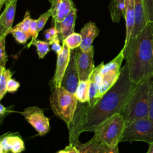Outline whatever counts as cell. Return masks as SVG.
Segmentation results:
<instances>
[{"instance_id": "cell-28", "label": "cell", "mask_w": 153, "mask_h": 153, "mask_svg": "<svg viewBox=\"0 0 153 153\" xmlns=\"http://www.w3.org/2000/svg\"><path fill=\"white\" fill-rule=\"evenodd\" d=\"M146 22H153V0H143Z\"/></svg>"}, {"instance_id": "cell-42", "label": "cell", "mask_w": 153, "mask_h": 153, "mask_svg": "<svg viewBox=\"0 0 153 153\" xmlns=\"http://www.w3.org/2000/svg\"><path fill=\"white\" fill-rule=\"evenodd\" d=\"M8 133H5V134H2V135L0 136V140H1V139H2V138H3L5 135H7Z\"/></svg>"}, {"instance_id": "cell-13", "label": "cell", "mask_w": 153, "mask_h": 153, "mask_svg": "<svg viewBox=\"0 0 153 153\" xmlns=\"http://www.w3.org/2000/svg\"><path fill=\"white\" fill-rule=\"evenodd\" d=\"M71 50L64 42H62V50L57 54L56 68L53 78L54 87H60L62 80L70 59Z\"/></svg>"}, {"instance_id": "cell-17", "label": "cell", "mask_w": 153, "mask_h": 153, "mask_svg": "<svg viewBox=\"0 0 153 153\" xmlns=\"http://www.w3.org/2000/svg\"><path fill=\"white\" fill-rule=\"evenodd\" d=\"M4 152L12 153H20L25 150V145L23 140L18 136L9 133L1 140Z\"/></svg>"}, {"instance_id": "cell-14", "label": "cell", "mask_w": 153, "mask_h": 153, "mask_svg": "<svg viewBox=\"0 0 153 153\" xmlns=\"http://www.w3.org/2000/svg\"><path fill=\"white\" fill-rule=\"evenodd\" d=\"M18 0H8L5 3V7L0 15V35L10 33L14 22L17 2Z\"/></svg>"}, {"instance_id": "cell-15", "label": "cell", "mask_w": 153, "mask_h": 153, "mask_svg": "<svg viewBox=\"0 0 153 153\" xmlns=\"http://www.w3.org/2000/svg\"><path fill=\"white\" fill-rule=\"evenodd\" d=\"M99 32L100 30L94 22H88L85 23L79 33L82 37L79 48L84 52L88 51L92 47V43Z\"/></svg>"}, {"instance_id": "cell-33", "label": "cell", "mask_w": 153, "mask_h": 153, "mask_svg": "<svg viewBox=\"0 0 153 153\" xmlns=\"http://www.w3.org/2000/svg\"><path fill=\"white\" fill-rule=\"evenodd\" d=\"M19 87H20V83L18 81L11 78L9 79L8 81L7 90L8 92L12 93L17 91Z\"/></svg>"}, {"instance_id": "cell-34", "label": "cell", "mask_w": 153, "mask_h": 153, "mask_svg": "<svg viewBox=\"0 0 153 153\" xmlns=\"http://www.w3.org/2000/svg\"><path fill=\"white\" fill-rule=\"evenodd\" d=\"M56 35H59L58 34V30L54 26H53L51 27L50 28L47 29L45 31V33H44L45 38L48 41L51 40L52 39V38H53Z\"/></svg>"}, {"instance_id": "cell-24", "label": "cell", "mask_w": 153, "mask_h": 153, "mask_svg": "<svg viewBox=\"0 0 153 153\" xmlns=\"http://www.w3.org/2000/svg\"><path fill=\"white\" fill-rule=\"evenodd\" d=\"M36 48V52L39 59H43L44 56L50 51L49 44L47 41H44L41 40H36L33 44Z\"/></svg>"}, {"instance_id": "cell-43", "label": "cell", "mask_w": 153, "mask_h": 153, "mask_svg": "<svg viewBox=\"0 0 153 153\" xmlns=\"http://www.w3.org/2000/svg\"><path fill=\"white\" fill-rule=\"evenodd\" d=\"M3 4H2L1 2H0V11H1V8H2V6H3Z\"/></svg>"}, {"instance_id": "cell-12", "label": "cell", "mask_w": 153, "mask_h": 153, "mask_svg": "<svg viewBox=\"0 0 153 153\" xmlns=\"http://www.w3.org/2000/svg\"><path fill=\"white\" fill-rule=\"evenodd\" d=\"M75 146L80 153H120L118 146L114 148H110L94 136L84 143L78 141Z\"/></svg>"}, {"instance_id": "cell-2", "label": "cell", "mask_w": 153, "mask_h": 153, "mask_svg": "<svg viewBox=\"0 0 153 153\" xmlns=\"http://www.w3.org/2000/svg\"><path fill=\"white\" fill-rule=\"evenodd\" d=\"M124 51L130 79L138 84L153 77V22H148L139 33L131 38Z\"/></svg>"}, {"instance_id": "cell-27", "label": "cell", "mask_w": 153, "mask_h": 153, "mask_svg": "<svg viewBox=\"0 0 153 153\" xmlns=\"http://www.w3.org/2000/svg\"><path fill=\"white\" fill-rule=\"evenodd\" d=\"M7 35H3L0 39V66L4 68L7 62V54L5 51V38Z\"/></svg>"}, {"instance_id": "cell-41", "label": "cell", "mask_w": 153, "mask_h": 153, "mask_svg": "<svg viewBox=\"0 0 153 153\" xmlns=\"http://www.w3.org/2000/svg\"><path fill=\"white\" fill-rule=\"evenodd\" d=\"M8 0H0V2L2 3V4H3L4 5L6 3V2Z\"/></svg>"}, {"instance_id": "cell-23", "label": "cell", "mask_w": 153, "mask_h": 153, "mask_svg": "<svg viewBox=\"0 0 153 153\" xmlns=\"http://www.w3.org/2000/svg\"><path fill=\"white\" fill-rule=\"evenodd\" d=\"M13 72L10 69L5 68L4 69L0 81V100L4 97V95L7 91V83L9 79L11 78Z\"/></svg>"}, {"instance_id": "cell-11", "label": "cell", "mask_w": 153, "mask_h": 153, "mask_svg": "<svg viewBox=\"0 0 153 153\" xmlns=\"http://www.w3.org/2000/svg\"><path fill=\"white\" fill-rule=\"evenodd\" d=\"M51 4V17L54 26L59 30L60 23L75 7L72 0H48Z\"/></svg>"}, {"instance_id": "cell-40", "label": "cell", "mask_w": 153, "mask_h": 153, "mask_svg": "<svg viewBox=\"0 0 153 153\" xmlns=\"http://www.w3.org/2000/svg\"><path fill=\"white\" fill-rule=\"evenodd\" d=\"M6 136V135H5ZM1 139L0 140V153H4V149H3V148H2V146L1 145Z\"/></svg>"}, {"instance_id": "cell-16", "label": "cell", "mask_w": 153, "mask_h": 153, "mask_svg": "<svg viewBox=\"0 0 153 153\" xmlns=\"http://www.w3.org/2000/svg\"><path fill=\"white\" fill-rule=\"evenodd\" d=\"M126 20V32L124 45L123 48H125L131 38L133 29L134 26L135 15L134 8V0H125V13L124 17Z\"/></svg>"}, {"instance_id": "cell-26", "label": "cell", "mask_w": 153, "mask_h": 153, "mask_svg": "<svg viewBox=\"0 0 153 153\" xmlns=\"http://www.w3.org/2000/svg\"><path fill=\"white\" fill-rule=\"evenodd\" d=\"M10 33H11L15 40L21 44H26L30 37L29 33L27 32L19 29H13L12 28L10 30Z\"/></svg>"}, {"instance_id": "cell-29", "label": "cell", "mask_w": 153, "mask_h": 153, "mask_svg": "<svg viewBox=\"0 0 153 153\" xmlns=\"http://www.w3.org/2000/svg\"><path fill=\"white\" fill-rule=\"evenodd\" d=\"M29 33L30 36L32 37L30 42L27 44V47L29 48L30 45H33V42L36 40L38 32V29H37V19H32L30 27H29Z\"/></svg>"}, {"instance_id": "cell-22", "label": "cell", "mask_w": 153, "mask_h": 153, "mask_svg": "<svg viewBox=\"0 0 153 153\" xmlns=\"http://www.w3.org/2000/svg\"><path fill=\"white\" fill-rule=\"evenodd\" d=\"M82 37L80 33L74 32L62 41L70 50H75L81 45Z\"/></svg>"}, {"instance_id": "cell-45", "label": "cell", "mask_w": 153, "mask_h": 153, "mask_svg": "<svg viewBox=\"0 0 153 153\" xmlns=\"http://www.w3.org/2000/svg\"><path fill=\"white\" fill-rule=\"evenodd\" d=\"M1 36H1V35H0V39H1Z\"/></svg>"}, {"instance_id": "cell-46", "label": "cell", "mask_w": 153, "mask_h": 153, "mask_svg": "<svg viewBox=\"0 0 153 153\" xmlns=\"http://www.w3.org/2000/svg\"><path fill=\"white\" fill-rule=\"evenodd\" d=\"M152 54H153V51H152Z\"/></svg>"}, {"instance_id": "cell-18", "label": "cell", "mask_w": 153, "mask_h": 153, "mask_svg": "<svg viewBox=\"0 0 153 153\" xmlns=\"http://www.w3.org/2000/svg\"><path fill=\"white\" fill-rule=\"evenodd\" d=\"M135 22L131 38L137 35L146 23L143 0H134Z\"/></svg>"}, {"instance_id": "cell-39", "label": "cell", "mask_w": 153, "mask_h": 153, "mask_svg": "<svg viewBox=\"0 0 153 153\" xmlns=\"http://www.w3.org/2000/svg\"><path fill=\"white\" fill-rule=\"evenodd\" d=\"M5 68L2 67V66H0V81H1V76H2V72L4 70Z\"/></svg>"}, {"instance_id": "cell-31", "label": "cell", "mask_w": 153, "mask_h": 153, "mask_svg": "<svg viewBox=\"0 0 153 153\" xmlns=\"http://www.w3.org/2000/svg\"><path fill=\"white\" fill-rule=\"evenodd\" d=\"M50 45H51V50H53L57 54L60 53L62 50V45L60 44V38L59 35H55L51 40L48 41Z\"/></svg>"}, {"instance_id": "cell-9", "label": "cell", "mask_w": 153, "mask_h": 153, "mask_svg": "<svg viewBox=\"0 0 153 153\" xmlns=\"http://www.w3.org/2000/svg\"><path fill=\"white\" fill-rule=\"evenodd\" d=\"M75 60L78 69L79 81H87L90 77L94 69L93 46L86 52L83 51L79 47L75 49Z\"/></svg>"}, {"instance_id": "cell-7", "label": "cell", "mask_w": 153, "mask_h": 153, "mask_svg": "<svg viewBox=\"0 0 153 153\" xmlns=\"http://www.w3.org/2000/svg\"><path fill=\"white\" fill-rule=\"evenodd\" d=\"M126 141L153 142V121L148 117L126 123L121 142Z\"/></svg>"}, {"instance_id": "cell-44", "label": "cell", "mask_w": 153, "mask_h": 153, "mask_svg": "<svg viewBox=\"0 0 153 153\" xmlns=\"http://www.w3.org/2000/svg\"><path fill=\"white\" fill-rule=\"evenodd\" d=\"M4 153H12L11 152H4Z\"/></svg>"}, {"instance_id": "cell-21", "label": "cell", "mask_w": 153, "mask_h": 153, "mask_svg": "<svg viewBox=\"0 0 153 153\" xmlns=\"http://www.w3.org/2000/svg\"><path fill=\"white\" fill-rule=\"evenodd\" d=\"M89 79L79 81L75 95L80 103H88L89 100Z\"/></svg>"}, {"instance_id": "cell-30", "label": "cell", "mask_w": 153, "mask_h": 153, "mask_svg": "<svg viewBox=\"0 0 153 153\" xmlns=\"http://www.w3.org/2000/svg\"><path fill=\"white\" fill-rule=\"evenodd\" d=\"M50 16H51V11L50 9H49L45 13L41 14L37 19V29L38 33L44 28Z\"/></svg>"}, {"instance_id": "cell-20", "label": "cell", "mask_w": 153, "mask_h": 153, "mask_svg": "<svg viewBox=\"0 0 153 153\" xmlns=\"http://www.w3.org/2000/svg\"><path fill=\"white\" fill-rule=\"evenodd\" d=\"M109 9L112 22L119 23L121 17H124L125 0H111Z\"/></svg>"}, {"instance_id": "cell-47", "label": "cell", "mask_w": 153, "mask_h": 153, "mask_svg": "<svg viewBox=\"0 0 153 153\" xmlns=\"http://www.w3.org/2000/svg\"><path fill=\"white\" fill-rule=\"evenodd\" d=\"M152 78H153V77H152Z\"/></svg>"}, {"instance_id": "cell-25", "label": "cell", "mask_w": 153, "mask_h": 153, "mask_svg": "<svg viewBox=\"0 0 153 153\" xmlns=\"http://www.w3.org/2000/svg\"><path fill=\"white\" fill-rule=\"evenodd\" d=\"M32 20V19L30 17V14L29 11H26L22 21L19 23L18 24H17L14 27H12V29H19V30H21L24 32L29 33V27H30Z\"/></svg>"}, {"instance_id": "cell-1", "label": "cell", "mask_w": 153, "mask_h": 153, "mask_svg": "<svg viewBox=\"0 0 153 153\" xmlns=\"http://www.w3.org/2000/svg\"><path fill=\"white\" fill-rule=\"evenodd\" d=\"M137 84L129 78L126 63L121 69L120 75L114 85L108 90L93 106L77 105L70 131L71 143L78 142L79 135L84 131H93L106 119L115 114H122Z\"/></svg>"}, {"instance_id": "cell-32", "label": "cell", "mask_w": 153, "mask_h": 153, "mask_svg": "<svg viewBox=\"0 0 153 153\" xmlns=\"http://www.w3.org/2000/svg\"><path fill=\"white\" fill-rule=\"evenodd\" d=\"M148 118L153 121V80H151L149 94Z\"/></svg>"}, {"instance_id": "cell-3", "label": "cell", "mask_w": 153, "mask_h": 153, "mask_svg": "<svg viewBox=\"0 0 153 153\" xmlns=\"http://www.w3.org/2000/svg\"><path fill=\"white\" fill-rule=\"evenodd\" d=\"M147 78L137 84L122 113L126 123L134 120L148 117L150 81Z\"/></svg>"}, {"instance_id": "cell-5", "label": "cell", "mask_w": 153, "mask_h": 153, "mask_svg": "<svg viewBox=\"0 0 153 153\" xmlns=\"http://www.w3.org/2000/svg\"><path fill=\"white\" fill-rule=\"evenodd\" d=\"M124 59V51L121 50L111 61L106 64H104L102 62L94 68L91 74L99 85V99L117 81L120 75L121 65Z\"/></svg>"}, {"instance_id": "cell-6", "label": "cell", "mask_w": 153, "mask_h": 153, "mask_svg": "<svg viewBox=\"0 0 153 153\" xmlns=\"http://www.w3.org/2000/svg\"><path fill=\"white\" fill-rule=\"evenodd\" d=\"M125 126L126 121L122 114H115L94 129V137L114 148L121 142Z\"/></svg>"}, {"instance_id": "cell-37", "label": "cell", "mask_w": 153, "mask_h": 153, "mask_svg": "<svg viewBox=\"0 0 153 153\" xmlns=\"http://www.w3.org/2000/svg\"><path fill=\"white\" fill-rule=\"evenodd\" d=\"M8 111H10V109H7L4 105H2L1 103H0V115L6 113L7 112H8Z\"/></svg>"}, {"instance_id": "cell-36", "label": "cell", "mask_w": 153, "mask_h": 153, "mask_svg": "<svg viewBox=\"0 0 153 153\" xmlns=\"http://www.w3.org/2000/svg\"><path fill=\"white\" fill-rule=\"evenodd\" d=\"M11 112H13V111L10 110V111H8V112H7L6 113L0 115V126L2 124L3 121H4V120L5 119V118L7 115H9V114H10V113H11Z\"/></svg>"}, {"instance_id": "cell-10", "label": "cell", "mask_w": 153, "mask_h": 153, "mask_svg": "<svg viewBox=\"0 0 153 153\" xmlns=\"http://www.w3.org/2000/svg\"><path fill=\"white\" fill-rule=\"evenodd\" d=\"M79 82V75L75 60V52L71 50L68 65L63 76L60 87L71 93L75 94Z\"/></svg>"}, {"instance_id": "cell-38", "label": "cell", "mask_w": 153, "mask_h": 153, "mask_svg": "<svg viewBox=\"0 0 153 153\" xmlns=\"http://www.w3.org/2000/svg\"><path fill=\"white\" fill-rule=\"evenodd\" d=\"M149 144V148L146 153H153V142H150Z\"/></svg>"}, {"instance_id": "cell-19", "label": "cell", "mask_w": 153, "mask_h": 153, "mask_svg": "<svg viewBox=\"0 0 153 153\" xmlns=\"http://www.w3.org/2000/svg\"><path fill=\"white\" fill-rule=\"evenodd\" d=\"M77 9L75 7L71 13L64 19L60 23L58 34L60 39L63 41L71 34L73 33L75 30V20L76 19Z\"/></svg>"}, {"instance_id": "cell-35", "label": "cell", "mask_w": 153, "mask_h": 153, "mask_svg": "<svg viewBox=\"0 0 153 153\" xmlns=\"http://www.w3.org/2000/svg\"><path fill=\"white\" fill-rule=\"evenodd\" d=\"M57 153H80V152L75 145L69 144L65 149L60 150Z\"/></svg>"}, {"instance_id": "cell-8", "label": "cell", "mask_w": 153, "mask_h": 153, "mask_svg": "<svg viewBox=\"0 0 153 153\" xmlns=\"http://www.w3.org/2000/svg\"><path fill=\"white\" fill-rule=\"evenodd\" d=\"M20 114L41 136H44L50 130L49 119L45 116L42 109L38 106L27 107Z\"/></svg>"}, {"instance_id": "cell-4", "label": "cell", "mask_w": 153, "mask_h": 153, "mask_svg": "<svg viewBox=\"0 0 153 153\" xmlns=\"http://www.w3.org/2000/svg\"><path fill=\"white\" fill-rule=\"evenodd\" d=\"M50 103L54 114L69 127L73 121L78 103L75 94L62 87H54L50 97Z\"/></svg>"}]
</instances>
